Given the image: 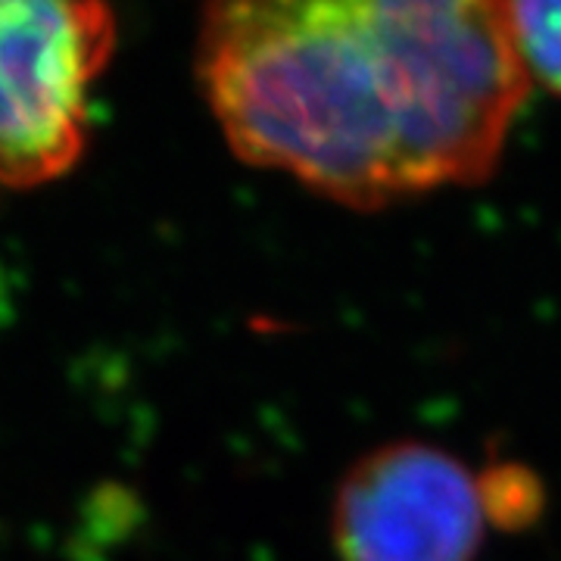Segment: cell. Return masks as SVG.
<instances>
[{
	"label": "cell",
	"instance_id": "obj_1",
	"mask_svg": "<svg viewBox=\"0 0 561 561\" xmlns=\"http://www.w3.org/2000/svg\"><path fill=\"white\" fill-rule=\"evenodd\" d=\"M197 81L234 157L353 209L490 179L534 88L505 0H203Z\"/></svg>",
	"mask_w": 561,
	"mask_h": 561
},
{
	"label": "cell",
	"instance_id": "obj_2",
	"mask_svg": "<svg viewBox=\"0 0 561 561\" xmlns=\"http://www.w3.org/2000/svg\"><path fill=\"white\" fill-rule=\"evenodd\" d=\"M113 0H0V184L69 175L91 140V91L116 54Z\"/></svg>",
	"mask_w": 561,
	"mask_h": 561
},
{
	"label": "cell",
	"instance_id": "obj_3",
	"mask_svg": "<svg viewBox=\"0 0 561 561\" xmlns=\"http://www.w3.org/2000/svg\"><path fill=\"white\" fill-rule=\"evenodd\" d=\"M486 524L481 471L421 440L365 453L331 505L341 561H474Z\"/></svg>",
	"mask_w": 561,
	"mask_h": 561
},
{
	"label": "cell",
	"instance_id": "obj_4",
	"mask_svg": "<svg viewBox=\"0 0 561 561\" xmlns=\"http://www.w3.org/2000/svg\"><path fill=\"white\" fill-rule=\"evenodd\" d=\"M505 22L527 81L561 98V0H505Z\"/></svg>",
	"mask_w": 561,
	"mask_h": 561
},
{
	"label": "cell",
	"instance_id": "obj_5",
	"mask_svg": "<svg viewBox=\"0 0 561 561\" xmlns=\"http://www.w3.org/2000/svg\"><path fill=\"white\" fill-rule=\"evenodd\" d=\"M481 490L486 518L502 530H522L540 518L546 493L530 468L518 461H496L481 468Z\"/></svg>",
	"mask_w": 561,
	"mask_h": 561
}]
</instances>
